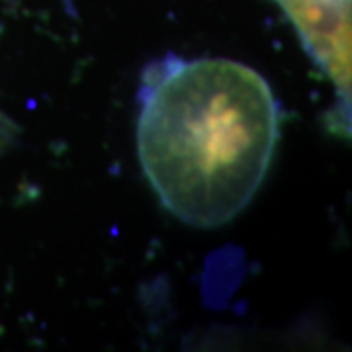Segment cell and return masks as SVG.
Masks as SVG:
<instances>
[{"mask_svg": "<svg viewBox=\"0 0 352 352\" xmlns=\"http://www.w3.org/2000/svg\"><path fill=\"white\" fill-rule=\"evenodd\" d=\"M138 151L157 198L194 227L229 223L263 186L280 139L272 88L229 59H168L145 76Z\"/></svg>", "mask_w": 352, "mask_h": 352, "instance_id": "cell-1", "label": "cell"}, {"mask_svg": "<svg viewBox=\"0 0 352 352\" xmlns=\"http://www.w3.org/2000/svg\"><path fill=\"white\" fill-rule=\"evenodd\" d=\"M340 92H351V0H280Z\"/></svg>", "mask_w": 352, "mask_h": 352, "instance_id": "cell-2", "label": "cell"}]
</instances>
